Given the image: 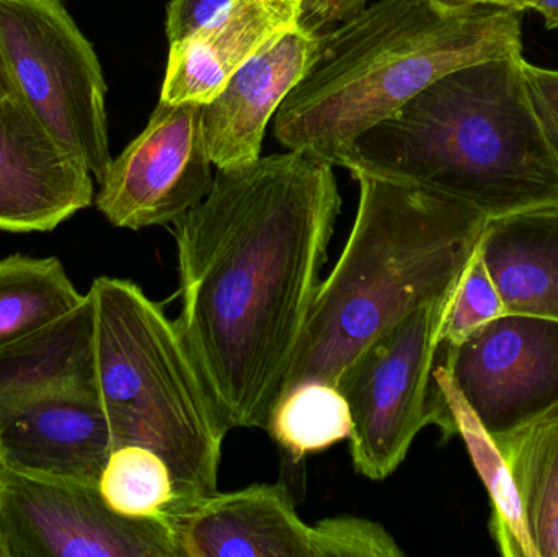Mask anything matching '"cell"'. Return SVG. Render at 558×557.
<instances>
[{"instance_id": "obj_12", "label": "cell", "mask_w": 558, "mask_h": 557, "mask_svg": "<svg viewBox=\"0 0 558 557\" xmlns=\"http://www.w3.org/2000/svg\"><path fill=\"white\" fill-rule=\"evenodd\" d=\"M94 180L22 94L0 95L2 231H52L95 202Z\"/></svg>"}, {"instance_id": "obj_2", "label": "cell", "mask_w": 558, "mask_h": 557, "mask_svg": "<svg viewBox=\"0 0 558 557\" xmlns=\"http://www.w3.org/2000/svg\"><path fill=\"white\" fill-rule=\"evenodd\" d=\"M523 62L500 56L448 72L361 133L340 167L445 193L487 219L558 205V164Z\"/></svg>"}, {"instance_id": "obj_3", "label": "cell", "mask_w": 558, "mask_h": 557, "mask_svg": "<svg viewBox=\"0 0 558 557\" xmlns=\"http://www.w3.org/2000/svg\"><path fill=\"white\" fill-rule=\"evenodd\" d=\"M353 177L360 183L356 218L318 287L282 396L308 382L337 388L367 346L448 294L487 221L445 193L366 173Z\"/></svg>"}, {"instance_id": "obj_24", "label": "cell", "mask_w": 558, "mask_h": 557, "mask_svg": "<svg viewBox=\"0 0 558 557\" xmlns=\"http://www.w3.org/2000/svg\"><path fill=\"white\" fill-rule=\"evenodd\" d=\"M523 72L534 113L558 164V69L541 68L524 59Z\"/></svg>"}, {"instance_id": "obj_17", "label": "cell", "mask_w": 558, "mask_h": 557, "mask_svg": "<svg viewBox=\"0 0 558 557\" xmlns=\"http://www.w3.org/2000/svg\"><path fill=\"white\" fill-rule=\"evenodd\" d=\"M95 388L94 301L0 349V408L62 389Z\"/></svg>"}, {"instance_id": "obj_1", "label": "cell", "mask_w": 558, "mask_h": 557, "mask_svg": "<svg viewBox=\"0 0 558 557\" xmlns=\"http://www.w3.org/2000/svg\"><path fill=\"white\" fill-rule=\"evenodd\" d=\"M340 208L333 166L288 150L216 169L208 195L173 225L177 326L229 431H267Z\"/></svg>"}, {"instance_id": "obj_16", "label": "cell", "mask_w": 558, "mask_h": 557, "mask_svg": "<svg viewBox=\"0 0 558 557\" xmlns=\"http://www.w3.org/2000/svg\"><path fill=\"white\" fill-rule=\"evenodd\" d=\"M478 249L508 313L558 320V205L487 219Z\"/></svg>"}, {"instance_id": "obj_19", "label": "cell", "mask_w": 558, "mask_h": 557, "mask_svg": "<svg viewBox=\"0 0 558 557\" xmlns=\"http://www.w3.org/2000/svg\"><path fill=\"white\" fill-rule=\"evenodd\" d=\"M435 378L451 411L456 434L464 438L475 470L481 474L490 496V530L498 549L507 557H536L510 468L497 441L475 417L445 366L436 365Z\"/></svg>"}, {"instance_id": "obj_4", "label": "cell", "mask_w": 558, "mask_h": 557, "mask_svg": "<svg viewBox=\"0 0 558 557\" xmlns=\"http://www.w3.org/2000/svg\"><path fill=\"white\" fill-rule=\"evenodd\" d=\"M511 55H523L521 12L379 0L325 32L318 58L275 114V136L340 166L361 133L442 75Z\"/></svg>"}, {"instance_id": "obj_11", "label": "cell", "mask_w": 558, "mask_h": 557, "mask_svg": "<svg viewBox=\"0 0 558 557\" xmlns=\"http://www.w3.org/2000/svg\"><path fill=\"white\" fill-rule=\"evenodd\" d=\"M215 183L203 133V104L159 100L143 133L111 160L95 195L117 228L175 225Z\"/></svg>"}, {"instance_id": "obj_13", "label": "cell", "mask_w": 558, "mask_h": 557, "mask_svg": "<svg viewBox=\"0 0 558 557\" xmlns=\"http://www.w3.org/2000/svg\"><path fill=\"white\" fill-rule=\"evenodd\" d=\"M113 450L95 388L62 389L0 408V455L10 473L98 486Z\"/></svg>"}, {"instance_id": "obj_27", "label": "cell", "mask_w": 558, "mask_h": 557, "mask_svg": "<svg viewBox=\"0 0 558 557\" xmlns=\"http://www.w3.org/2000/svg\"><path fill=\"white\" fill-rule=\"evenodd\" d=\"M436 9L445 12H461L475 7H497L524 13L530 10L531 0H429Z\"/></svg>"}, {"instance_id": "obj_14", "label": "cell", "mask_w": 558, "mask_h": 557, "mask_svg": "<svg viewBox=\"0 0 558 557\" xmlns=\"http://www.w3.org/2000/svg\"><path fill=\"white\" fill-rule=\"evenodd\" d=\"M324 35L299 22L245 62L203 105V133L216 169H244L260 159L267 124L318 58Z\"/></svg>"}, {"instance_id": "obj_21", "label": "cell", "mask_w": 558, "mask_h": 557, "mask_svg": "<svg viewBox=\"0 0 558 557\" xmlns=\"http://www.w3.org/2000/svg\"><path fill=\"white\" fill-rule=\"evenodd\" d=\"M267 431L292 460L301 461L350 438V405L335 386L302 383L279 399Z\"/></svg>"}, {"instance_id": "obj_8", "label": "cell", "mask_w": 558, "mask_h": 557, "mask_svg": "<svg viewBox=\"0 0 558 557\" xmlns=\"http://www.w3.org/2000/svg\"><path fill=\"white\" fill-rule=\"evenodd\" d=\"M182 557H403L379 523L333 517L308 525L282 484L216 493L167 516Z\"/></svg>"}, {"instance_id": "obj_31", "label": "cell", "mask_w": 558, "mask_h": 557, "mask_svg": "<svg viewBox=\"0 0 558 557\" xmlns=\"http://www.w3.org/2000/svg\"><path fill=\"white\" fill-rule=\"evenodd\" d=\"M5 473V467H3L2 455H0V477Z\"/></svg>"}, {"instance_id": "obj_25", "label": "cell", "mask_w": 558, "mask_h": 557, "mask_svg": "<svg viewBox=\"0 0 558 557\" xmlns=\"http://www.w3.org/2000/svg\"><path fill=\"white\" fill-rule=\"evenodd\" d=\"M232 0H170L166 32L170 45L185 41L215 20Z\"/></svg>"}, {"instance_id": "obj_7", "label": "cell", "mask_w": 558, "mask_h": 557, "mask_svg": "<svg viewBox=\"0 0 558 557\" xmlns=\"http://www.w3.org/2000/svg\"><path fill=\"white\" fill-rule=\"evenodd\" d=\"M0 49L22 97L100 183L113 160L107 82L62 0H0Z\"/></svg>"}, {"instance_id": "obj_29", "label": "cell", "mask_w": 558, "mask_h": 557, "mask_svg": "<svg viewBox=\"0 0 558 557\" xmlns=\"http://www.w3.org/2000/svg\"><path fill=\"white\" fill-rule=\"evenodd\" d=\"M20 94L16 88L15 81L7 68L5 59H3L2 49H0V95Z\"/></svg>"}, {"instance_id": "obj_28", "label": "cell", "mask_w": 558, "mask_h": 557, "mask_svg": "<svg viewBox=\"0 0 558 557\" xmlns=\"http://www.w3.org/2000/svg\"><path fill=\"white\" fill-rule=\"evenodd\" d=\"M530 10L543 16L547 29H558V0H531Z\"/></svg>"}, {"instance_id": "obj_18", "label": "cell", "mask_w": 558, "mask_h": 557, "mask_svg": "<svg viewBox=\"0 0 558 557\" xmlns=\"http://www.w3.org/2000/svg\"><path fill=\"white\" fill-rule=\"evenodd\" d=\"M495 441L510 468L534 556L558 557V419Z\"/></svg>"}, {"instance_id": "obj_20", "label": "cell", "mask_w": 558, "mask_h": 557, "mask_svg": "<svg viewBox=\"0 0 558 557\" xmlns=\"http://www.w3.org/2000/svg\"><path fill=\"white\" fill-rule=\"evenodd\" d=\"M85 300L54 257L0 261V349L64 317Z\"/></svg>"}, {"instance_id": "obj_15", "label": "cell", "mask_w": 558, "mask_h": 557, "mask_svg": "<svg viewBox=\"0 0 558 557\" xmlns=\"http://www.w3.org/2000/svg\"><path fill=\"white\" fill-rule=\"evenodd\" d=\"M301 19V0H232L208 25L170 45L160 100L208 104L245 62Z\"/></svg>"}, {"instance_id": "obj_10", "label": "cell", "mask_w": 558, "mask_h": 557, "mask_svg": "<svg viewBox=\"0 0 558 557\" xmlns=\"http://www.w3.org/2000/svg\"><path fill=\"white\" fill-rule=\"evenodd\" d=\"M494 440L558 419V320L505 314L441 363Z\"/></svg>"}, {"instance_id": "obj_9", "label": "cell", "mask_w": 558, "mask_h": 557, "mask_svg": "<svg viewBox=\"0 0 558 557\" xmlns=\"http://www.w3.org/2000/svg\"><path fill=\"white\" fill-rule=\"evenodd\" d=\"M7 557H182L167 519L113 512L98 486L0 477Z\"/></svg>"}, {"instance_id": "obj_22", "label": "cell", "mask_w": 558, "mask_h": 557, "mask_svg": "<svg viewBox=\"0 0 558 557\" xmlns=\"http://www.w3.org/2000/svg\"><path fill=\"white\" fill-rule=\"evenodd\" d=\"M98 491L113 512L130 519H167L175 502L166 461L140 445H124L111 451Z\"/></svg>"}, {"instance_id": "obj_26", "label": "cell", "mask_w": 558, "mask_h": 557, "mask_svg": "<svg viewBox=\"0 0 558 557\" xmlns=\"http://www.w3.org/2000/svg\"><path fill=\"white\" fill-rule=\"evenodd\" d=\"M367 0H301V22L327 32L347 22L366 7Z\"/></svg>"}, {"instance_id": "obj_6", "label": "cell", "mask_w": 558, "mask_h": 557, "mask_svg": "<svg viewBox=\"0 0 558 557\" xmlns=\"http://www.w3.org/2000/svg\"><path fill=\"white\" fill-rule=\"evenodd\" d=\"M449 293L374 340L338 379L351 412V460L367 480L383 481L396 473L416 435L428 425H438L446 437L456 435L435 378Z\"/></svg>"}, {"instance_id": "obj_30", "label": "cell", "mask_w": 558, "mask_h": 557, "mask_svg": "<svg viewBox=\"0 0 558 557\" xmlns=\"http://www.w3.org/2000/svg\"><path fill=\"white\" fill-rule=\"evenodd\" d=\"M0 557H7L5 536L2 526V499H0Z\"/></svg>"}, {"instance_id": "obj_23", "label": "cell", "mask_w": 558, "mask_h": 557, "mask_svg": "<svg viewBox=\"0 0 558 557\" xmlns=\"http://www.w3.org/2000/svg\"><path fill=\"white\" fill-rule=\"evenodd\" d=\"M505 314H508L507 306L482 258L477 241L468 265L449 293L439 330L441 349L461 346Z\"/></svg>"}, {"instance_id": "obj_5", "label": "cell", "mask_w": 558, "mask_h": 557, "mask_svg": "<svg viewBox=\"0 0 558 557\" xmlns=\"http://www.w3.org/2000/svg\"><path fill=\"white\" fill-rule=\"evenodd\" d=\"M88 294L95 389L114 450L140 445L166 461L175 491L169 513L218 493L229 427L177 320L133 281L97 278Z\"/></svg>"}]
</instances>
